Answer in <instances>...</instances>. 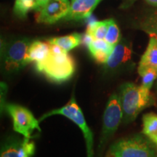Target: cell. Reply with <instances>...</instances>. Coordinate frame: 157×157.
I'll return each mask as SVG.
<instances>
[{
	"mask_svg": "<svg viewBox=\"0 0 157 157\" xmlns=\"http://www.w3.org/2000/svg\"><path fill=\"white\" fill-rule=\"evenodd\" d=\"M119 96L123 112L122 121L124 124L134 121L143 109L155 102L150 90L130 82L121 85Z\"/></svg>",
	"mask_w": 157,
	"mask_h": 157,
	"instance_id": "6da1fadb",
	"label": "cell"
},
{
	"mask_svg": "<svg viewBox=\"0 0 157 157\" xmlns=\"http://www.w3.org/2000/svg\"><path fill=\"white\" fill-rule=\"evenodd\" d=\"M75 67L74 58L68 52L58 45L51 44L48 58L36 70L51 81L62 83L71 78Z\"/></svg>",
	"mask_w": 157,
	"mask_h": 157,
	"instance_id": "7a4b0ae2",
	"label": "cell"
},
{
	"mask_svg": "<svg viewBox=\"0 0 157 157\" xmlns=\"http://www.w3.org/2000/svg\"><path fill=\"white\" fill-rule=\"evenodd\" d=\"M109 154L113 157H156L151 145L140 135L119 140L111 146Z\"/></svg>",
	"mask_w": 157,
	"mask_h": 157,
	"instance_id": "3957f363",
	"label": "cell"
},
{
	"mask_svg": "<svg viewBox=\"0 0 157 157\" xmlns=\"http://www.w3.org/2000/svg\"><path fill=\"white\" fill-rule=\"evenodd\" d=\"M52 115H62L64 117H67L70 120L74 121L77 126L81 129L84 134V137L86 140V143L87 146V150L89 156H92V149H93V135L91 129L87 126V124L86 122L85 119L82 113L81 109L78 106V104L76 103L74 96H72L69 102L65 105L63 107L57 109L50 112L45 113L43 115L39 121L44 120V119Z\"/></svg>",
	"mask_w": 157,
	"mask_h": 157,
	"instance_id": "277c9868",
	"label": "cell"
},
{
	"mask_svg": "<svg viewBox=\"0 0 157 157\" xmlns=\"http://www.w3.org/2000/svg\"><path fill=\"white\" fill-rule=\"evenodd\" d=\"M31 42L25 38L15 39L4 47L3 61L6 71H17L28 65L27 56Z\"/></svg>",
	"mask_w": 157,
	"mask_h": 157,
	"instance_id": "5b68a950",
	"label": "cell"
},
{
	"mask_svg": "<svg viewBox=\"0 0 157 157\" xmlns=\"http://www.w3.org/2000/svg\"><path fill=\"white\" fill-rule=\"evenodd\" d=\"M5 109L13 119V129L26 138H31L35 129L41 131L39 121L26 108L14 103H7Z\"/></svg>",
	"mask_w": 157,
	"mask_h": 157,
	"instance_id": "8992f818",
	"label": "cell"
},
{
	"mask_svg": "<svg viewBox=\"0 0 157 157\" xmlns=\"http://www.w3.org/2000/svg\"><path fill=\"white\" fill-rule=\"evenodd\" d=\"M123 119V112L119 96L114 93L109 98L104 111L101 146L114 134Z\"/></svg>",
	"mask_w": 157,
	"mask_h": 157,
	"instance_id": "52a82bcc",
	"label": "cell"
},
{
	"mask_svg": "<svg viewBox=\"0 0 157 157\" xmlns=\"http://www.w3.org/2000/svg\"><path fill=\"white\" fill-rule=\"evenodd\" d=\"M68 0H49L36 11V20L38 23L52 24L64 18L70 10Z\"/></svg>",
	"mask_w": 157,
	"mask_h": 157,
	"instance_id": "ba28073f",
	"label": "cell"
},
{
	"mask_svg": "<svg viewBox=\"0 0 157 157\" xmlns=\"http://www.w3.org/2000/svg\"><path fill=\"white\" fill-rule=\"evenodd\" d=\"M132 56V48L131 43L127 42L126 39H121L114 46L112 52L105 63V66L110 70L117 69L130 61Z\"/></svg>",
	"mask_w": 157,
	"mask_h": 157,
	"instance_id": "9c48e42d",
	"label": "cell"
},
{
	"mask_svg": "<svg viewBox=\"0 0 157 157\" xmlns=\"http://www.w3.org/2000/svg\"><path fill=\"white\" fill-rule=\"evenodd\" d=\"M35 151V144L31 138L10 141L4 146L1 157H31Z\"/></svg>",
	"mask_w": 157,
	"mask_h": 157,
	"instance_id": "30bf717a",
	"label": "cell"
},
{
	"mask_svg": "<svg viewBox=\"0 0 157 157\" xmlns=\"http://www.w3.org/2000/svg\"><path fill=\"white\" fill-rule=\"evenodd\" d=\"M102 0H74L71 5L68 14L64 17L66 21H79L91 15L94 10Z\"/></svg>",
	"mask_w": 157,
	"mask_h": 157,
	"instance_id": "8fae6325",
	"label": "cell"
},
{
	"mask_svg": "<svg viewBox=\"0 0 157 157\" xmlns=\"http://www.w3.org/2000/svg\"><path fill=\"white\" fill-rule=\"evenodd\" d=\"M50 48L51 44L48 42L36 40L31 42L27 56L28 64L34 62L36 69L40 67L48 58Z\"/></svg>",
	"mask_w": 157,
	"mask_h": 157,
	"instance_id": "7c38bea8",
	"label": "cell"
},
{
	"mask_svg": "<svg viewBox=\"0 0 157 157\" xmlns=\"http://www.w3.org/2000/svg\"><path fill=\"white\" fill-rule=\"evenodd\" d=\"M90 54L98 63H105L114 47L105 39H94L87 46Z\"/></svg>",
	"mask_w": 157,
	"mask_h": 157,
	"instance_id": "4fadbf2b",
	"label": "cell"
},
{
	"mask_svg": "<svg viewBox=\"0 0 157 157\" xmlns=\"http://www.w3.org/2000/svg\"><path fill=\"white\" fill-rule=\"evenodd\" d=\"M140 67H151L157 69V38L150 36L148 47L139 63Z\"/></svg>",
	"mask_w": 157,
	"mask_h": 157,
	"instance_id": "5bb4252c",
	"label": "cell"
},
{
	"mask_svg": "<svg viewBox=\"0 0 157 157\" xmlns=\"http://www.w3.org/2000/svg\"><path fill=\"white\" fill-rule=\"evenodd\" d=\"M82 41V36L78 33H74L70 35L60 37H54L49 39L48 42L51 44H56L63 49L65 51L73 50L81 44Z\"/></svg>",
	"mask_w": 157,
	"mask_h": 157,
	"instance_id": "9a60e30c",
	"label": "cell"
},
{
	"mask_svg": "<svg viewBox=\"0 0 157 157\" xmlns=\"http://www.w3.org/2000/svg\"><path fill=\"white\" fill-rule=\"evenodd\" d=\"M143 132L152 142L157 144V115L146 113L143 117Z\"/></svg>",
	"mask_w": 157,
	"mask_h": 157,
	"instance_id": "2e32d148",
	"label": "cell"
},
{
	"mask_svg": "<svg viewBox=\"0 0 157 157\" xmlns=\"http://www.w3.org/2000/svg\"><path fill=\"white\" fill-rule=\"evenodd\" d=\"M109 20H105L91 23L87 26V33L91 35L94 39H105L109 28Z\"/></svg>",
	"mask_w": 157,
	"mask_h": 157,
	"instance_id": "e0dca14e",
	"label": "cell"
},
{
	"mask_svg": "<svg viewBox=\"0 0 157 157\" xmlns=\"http://www.w3.org/2000/svg\"><path fill=\"white\" fill-rule=\"evenodd\" d=\"M140 28L150 36H157V10L149 13L143 20Z\"/></svg>",
	"mask_w": 157,
	"mask_h": 157,
	"instance_id": "ac0fdd59",
	"label": "cell"
},
{
	"mask_svg": "<svg viewBox=\"0 0 157 157\" xmlns=\"http://www.w3.org/2000/svg\"><path fill=\"white\" fill-rule=\"evenodd\" d=\"M138 74L142 78L141 85L146 89L151 90L155 80L157 78V69L151 67H140L137 68Z\"/></svg>",
	"mask_w": 157,
	"mask_h": 157,
	"instance_id": "d6986e66",
	"label": "cell"
},
{
	"mask_svg": "<svg viewBox=\"0 0 157 157\" xmlns=\"http://www.w3.org/2000/svg\"><path fill=\"white\" fill-rule=\"evenodd\" d=\"M120 39V30H119L117 23L115 22L114 20L109 19V28H108L106 35H105V40L109 44L114 47L119 42Z\"/></svg>",
	"mask_w": 157,
	"mask_h": 157,
	"instance_id": "ffe728a7",
	"label": "cell"
},
{
	"mask_svg": "<svg viewBox=\"0 0 157 157\" xmlns=\"http://www.w3.org/2000/svg\"><path fill=\"white\" fill-rule=\"evenodd\" d=\"M35 0H15L14 13L20 17H25L30 10H34Z\"/></svg>",
	"mask_w": 157,
	"mask_h": 157,
	"instance_id": "44dd1931",
	"label": "cell"
},
{
	"mask_svg": "<svg viewBox=\"0 0 157 157\" xmlns=\"http://www.w3.org/2000/svg\"><path fill=\"white\" fill-rule=\"evenodd\" d=\"M137 0H123L120 6L121 9H127L130 7Z\"/></svg>",
	"mask_w": 157,
	"mask_h": 157,
	"instance_id": "7402d4cb",
	"label": "cell"
},
{
	"mask_svg": "<svg viewBox=\"0 0 157 157\" xmlns=\"http://www.w3.org/2000/svg\"><path fill=\"white\" fill-rule=\"evenodd\" d=\"M49 0H35V6H34V10H39L41 7H42L45 4H46Z\"/></svg>",
	"mask_w": 157,
	"mask_h": 157,
	"instance_id": "603a6c76",
	"label": "cell"
},
{
	"mask_svg": "<svg viewBox=\"0 0 157 157\" xmlns=\"http://www.w3.org/2000/svg\"><path fill=\"white\" fill-rule=\"evenodd\" d=\"M145 1L150 5L157 7V0H145Z\"/></svg>",
	"mask_w": 157,
	"mask_h": 157,
	"instance_id": "cb8c5ba5",
	"label": "cell"
},
{
	"mask_svg": "<svg viewBox=\"0 0 157 157\" xmlns=\"http://www.w3.org/2000/svg\"><path fill=\"white\" fill-rule=\"evenodd\" d=\"M155 87H156V98H157V82L156 83V85H155Z\"/></svg>",
	"mask_w": 157,
	"mask_h": 157,
	"instance_id": "d4e9b609",
	"label": "cell"
},
{
	"mask_svg": "<svg viewBox=\"0 0 157 157\" xmlns=\"http://www.w3.org/2000/svg\"><path fill=\"white\" fill-rule=\"evenodd\" d=\"M106 157H113V156H111V154H109H109H108V155H107V156H106Z\"/></svg>",
	"mask_w": 157,
	"mask_h": 157,
	"instance_id": "484cf974",
	"label": "cell"
},
{
	"mask_svg": "<svg viewBox=\"0 0 157 157\" xmlns=\"http://www.w3.org/2000/svg\"><path fill=\"white\" fill-rule=\"evenodd\" d=\"M155 36V37H156V38H157V36Z\"/></svg>",
	"mask_w": 157,
	"mask_h": 157,
	"instance_id": "4316f807",
	"label": "cell"
},
{
	"mask_svg": "<svg viewBox=\"0 0 157 157\" xmlns=\"http://www.w3.org/2000/svg\"><path fill=\"white\" fill-rule=\"evenodd\" d=\"M73 1H74V0H72V2H73Z\"/></svg>",
	"mask_w": 157,
	"mask_h": 157,
	"instance_id": "83f0119b",
	"label": "cell"
}]
</instances>
